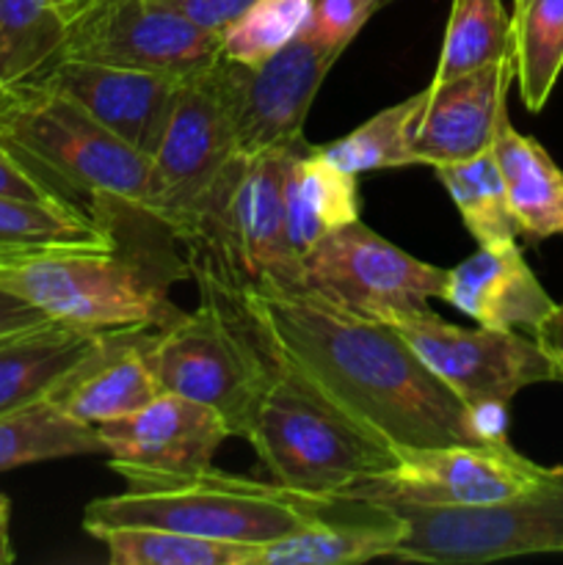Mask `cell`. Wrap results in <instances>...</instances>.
I'll return each instance as SVG.
<instances>
[{"instance_id": "cell-1", "label": "cell", "mask_w": 563, "mask_h": 565, "mask_svg": "<svg viewBox=\"0 0 563 565\" xmlns=\"http://www.w3.org/2000/svg\"><path fill=\"white\" fill-rule=\"evenodd\" d=\"M224 279L307 373L395 447L484 445L472 412L386 323L351 312L307 285Z\"/></svg>"}, {"instance_id": "cell-2", "label": "cell", "mask_w": 563, "mask_h": 565, "mask_svg": "<svg viewBox=\"0 0 563 565\" xmlns=\"http://www.w3.org/2000/svg\"><path fill=\"white\" fill-rule=\"evenodd\" d=\"M243 312L265 370L246 441L270 478L307 494H346L395 467L397 447L348 412L246 307Z\"/></svg>"}, {"instance_id": "cell-3", "label": "cell", "mask_w": 563, "mask_h": 565, "mask_svg": "<svg viewBox=\"0 0 563 565\" xmlns=\"http://www.w3.org/2000/svg\"><path fill=\"white\" fill-rule=\"evenodd\" d=\"M337 494H307L282 483L208 467L182 478H136L127 491L92 500L83 530L160 527L232 544H270L312 522Z\"/></svg>"}, {"instance_id": "cell-4", "label": "cell", "mask_w": 563, "mask_h": 565, "mask_svg": "<svg viewBox=\"0 0 563 565\" xmlns=\"http://www.w3.org/2000/svg\"><path fill=\"white\" fill-rule=\"evenodd\" d=\"M174 257L127 254L119 246H59L0 259V287L55 323L83 331L174 323L169 281Z\"/></svg>"}, {"instance_id": "cell-5", "label": "cell", "mask_w": 563, "mask_h": 565, "mask_svg": "<svg viewBox=\"0 0 563 565\" xmlns=\"http://www.w3.org/2000/svg\"><path fill=\"white\" fill-rule=\"evenodd\" d=\"M0 141L70 202L86 199L94 213L125 207L147 215L149 154L47 83L9 88L0 105Z\"/></svg>"}, {"instance_id": "cell-6", "label": "cell", "mask_w": 563, "mask_h": 565, "mask_svg": "<svg viewBox=\"0 0 563 565\" xmlns=\"http://www.w3.org/2000/svg\"><path fill=\"white\" fill-rule=\"evenodd\" d=\"M191 274L202 303L152 331L147 362L160 390L213 408L230 436L246 439L263 390V362L230 281L202 257L193 259Z\"/></svg>"}, {"instance_id": "cell-7", "label": "cell", "mask_w": 563, "mask_h": 565, "mask_svg": "<svg viewBox=\"0 0 563 565\" xmlns=\"http://www.w3.org/2000/svg\"><path fill=\"white\" fill-rule=\"evenodd\" d=\"M235 114L224 55L180 83L160 141L149 154L147 215L191 246L208 218L215 188L235 160Z\"/></svg>"}, {"instance_id": "cell-8", "label": "cell", "mask_w": 563, "mask_h": 565, "mask_svg": "<svg viewBox=\"0 0 563 565\" xmlns=\"http://www.w3.org/2000/svg\"><path fill=\"white\" fill-rule=\"evenodd\" d=\"M406 522L395 563L480 565L524 555H563V463L544 483L486 508L390 505Z\"/></svg>"}, {"instance_id": "cell-9", "label": "cell", "mask_w": 563, "mask_h": 565, "mask_svg": "<svg viewBox=\"0 0 563 565\" xmlns=\"http://www.w3.org/2000/svg\"><path fill=\"white\" fill-rule=\"evenodd\" d=\"M386 326L467 408L511 406L528 386L561 381L555 359L524 331L461 329L431 309L397 315Z\"/></svg>"}, {"instance_id": "cell-10", "label": "cell", "mask_w": 563, "mask_h": 565, "mask_svg": "<svg viewBox=\"0 0 563 565\" xmlns=\"http://www.w3.org/2000/svg\"><path fill=\"white\" fill-rule=\"evenodd\" d=\"M552 467H539L506 441L397 447L395 467L362 480L346 497L381 505L486 508L528 494Z\"/></svg>"}, {"instance_id": "cell-11", "label": "cell", "mask_w": 563, "mask_h": 565, "mask_svg": "<svg viewBox=\"0 0 563 565\" xmlns=\"http://www.w3.org/2000/svg\"><path fill=\"white\" fill-rule=\"evenodd\" d=\"M219 33L166 0H92L66 20L64 58L185 77L219 61Z\"/></svg>"}, {"instance_id": "cell-12", "label": "cell", "mask_w": 563, "mask_h": 565, "mask_svg": "<svg viewBox=\"0 0 563 565\" xmlns=\"http://www.w3.org/2000/svg\"><path fill=\"white\" fill-rule=\"evenodd\" d=\"M301 259L307 287L381 323L425 312L447 279L445 268L412 257L362 221L323 235Z\"/></svg>"}, {"instance_id": "cell-13", "label": "cell", "mask_w": 563, "mask_h": 565, "mask_svg": "<svg viewBox=\"0 0 563 565\" xmlns=\"http://www.w3.org/2000/svg\"><path fill=\"white\" fill-rule=\"evenodd\" d=\"M337 58L340 53L309 36V31L257 66L224 58L241 154L307 141L304 125L309 108Z\"/></svg>"}, {"instance_id": "cell-14", "label": "cell", "mask_w": 563, "mask_h": 565, "mask_svg": "<svg viewBox=\"0 0 563 565\" xmlns=\"http://www.w3.org/2000/svg\"><path fill=\"white\" fill-rule=\"evenodd\" d=\"M108 467L121 480L182 478L213 467L230 428L213 408L160 392L125 417L97 425Z\"/></svg>"}, {"instance_id": "cell-15", "label": "cell", "mask_w": 563, "mask_h": 565, "mask_svg": "<svg viewBox=\"0 0 563 565\" xmlns=\"http://www.w3.org/2000/svg\"><path fill=\"white\" fill-rule=\"evenodd\" d=\"M513 81V53L453 81H431L412 125L417 166L434 169L489 152L497 127L508 116L506 97Z\"/></svg>"}, {"instance_id": "cell-16", "label": "cell", "mask_w": 563, "mask_h": 565, "mask_svg": "<svg viewBox=\"0 0 563 565\" xmlns=\"http://www.w3.org/2000/svg\"><path fill=\"white\" fill-rule=\"evenodd\" d=\"M39 83L70 97L138 152L152 154L182 81L158 72L61 58Z\"/></svg>"}, {"instance_id": "cell-17", "label": "cell", "mask_w": 563, "mask_h": 565, "mask_svg": "<svg viewBox=\"0 0 563 565\" xmlns=\"http://www.w3.org/2000/svg\"><path fill=\"white\" fill-rule=\"evenodd\" d=\"M442 301L486 329L524 331L530 337H539L561 307L535 279L517 241L478 246V252L447 270Z\"/></svg>"}, {"instance_id": "cell-18", "label": "cell", "mask_w": 563, "mask_h": 565, "mask_svg": "<svg viewBox=\"0 0 563 565\" xmlns=\"http://www.w3.org/2000/svg\"><path fill=\"white\" fill-rule=\"evenodd\" d=\"M158 326L99 331L97 345L50 390V401L81 423L125 417L158 397L160 384L147 362V345Z\"/></svg>"}, {"instance_id": "cell-19", "label": "cell", "mask_w": 563, "mask_h": 565, "mask_svg": "<svg viewBox=\"0 0 563 565\" xmlns=\"http://www.w3.org/2000/svg\"><path fill=\"white\" fill-rule=\"evenodd\" d=\"M406 522L390 505L337 494L312 522L259 544L257 565H357L390 561Z\"/></svg>"}, {"instance_id": "cell-20", "label": "cell", "mask_w": 563, "mask_h": 565, "mask_svg": "<svg viewBox=\"0 0 563 565\" xmlns=\"http://www.w3.org/2000/svg\"><path fill=\"white\" fill-rule=\"evenodd\" d=\"M99 331L39 323L0 337V414L50 395L55 384L97 345Z\"/></svg>"}, {"instance_id": "cell-21", "label": "cell", "mask_w": 563, "mask_h": 565, "mask_svg": "<svg viewBox=\"0 0 563 565\" xmlns=\"http://www.w3.org/2000/svg\"><path fill=\"white\" fill-rule=\"evenodd\" d=\"M491 152L506 182L517 230L533 241L563 237V171L546 149L535 138L513 130L506 116L497 127Z\"/></svg>"}, {"instance_id": "cell-22", "label": "cell", "mask_w": 563, "mask_h": 565, "mask_svg": "<svg viewBox=\"0 0 563 565\" xmlns=\"http://www.w3.org/2000/svg\"><path fill=\"white\" fill-rule=\"evenodd\" d=\"M285 199L287 230L298 257H304L323 235L359 221L357 174H348L326 160L312 143L293 158Z\"/></svg>"}, {"instance_id": "cell-23", "label": "cell", "mask_w": 563, "mask_h": 565, "mask_svg": "<svg viewBox=\"0 0 563 565\" xmlns=\"http://www.w3.org/2000/svg\"><path fill=\"white\" fill-rule=\"evenodd\" d=\"M77 456H105L103 439L50 397L0 414V472Z\"/></svg>"}, {"instance_id": "cell-24", "label": "cell", "mask_w": 563, "mask_h": 565, "mask_svg": "<svg viewBox=\"0 0 563 565\" xmlns=\"http://www.w3.org/2000/svg\"><path fill=\"white\" fill-rule=\"evenodd\" d=\"M114 243V226L83 204H39L0 196V259L39 248Z\"/></svg>"}, {"instance_id": "cell-25", "label": "cell", "mask_w": 563, "mask_h": 565, "mask_svg": "<svg viewBox=\"0 0 563 565\" xmlns=\"http://www.w3.org/2000/svg\"><path fill=\"white\" fill-rule=\"evenodd\" d=\"M66 22L53 0H0V81L28 86L64 58Z\"/></svg>"}, {"instance_id": "cell-26", "label": "cell", "mask_w": 563, "mask_h": 565, "mask_svg": "<svg viewBox=\"0 0 563 565\" xmlns=\"http://www.w3.org/2000/svg\"><path fill=\"white\" fill-rule=\"evenodd\" d=\"M511 53L524 108L539 114L563 72V0H513Z\"/></svg>"}, {"instance_id": "cell-27", "label": "cell", "mask_w": 563, "mask_h": 565, "mask_svg": "<svg viewBox=\"0 0 563 565\" xmlns=\"http://www.w3.org/2000/svg\"><path fill=\"white\" fill-rule=\"evenodd\" d=\"M434 174L450 193L464 226L478 246H502L517 241V221L491 149L458 163L434 166Z\"/></svg>"}, {"instance_id": "cell-28", "label": "cell", "mask_w": 563, "mask_h": 565, "mask_svg": "<svg viewBox=\"0 0 563 565\" xmlns=\"http://www.w3.org/2000/svg\"><path fill=\"white\" fill-rule=\"evenodd\" d=\"M99 539L110 565H257L259 544L199 539L160 527H105Z\"/></svg>"}, {"instance_id": "cell-29", "label": "cell", "mask_w": 563, "mask_h": 565, "mask_svg": "<svg viewBox=\"0 0 563 565\" xmlns=\"http://www.w3.org/2000/svg\"><path fill=\"white\" fill-rule=\"evenodd\" d=\"M423 97L425 92L412 94L403 103L390 105V108L370 116L364 125H359L348 136L315 149L348 174L417 166V158L412 152V125L419 105H423Z\"/></svg>"}, {"instance_id": "cell-30", "label": "cell", "mask_w": 563, "mask_h": 565, "mask_svg": "<svg viewBox=\"0 0 563 565\" xmlns=\"http://www.w3.org/2000/svg\"><path fill=\"white\" fill-rule=\"evenodd\" d=\"M511 53V17L502 0H453L434 83L495 64Z\"/></svg>"}, {"instance_id": "cell-31", "label": "cell", "mask_w": 563, "mask_h": 565, "mask_svg": "<svg viewBox=\"0 0 563 565\" xmlns=\"http://www.w3.org/2000/svg\"><path fill=\"white\" fill-rule=\"evenodd\" d=\"M315 0H254L219 33L221 55L257 66L301 36L312 20Z\"/></svg>"}, {"instance_id": "cell-32", "label": "cell", "mask_w": 563, "mask_h": 565, "mask_svg": "<svg viewBox=\"0 0 563 565\" xmlns=\"http://www.w3.org/2000/svg\"><path fill=\"white\" fill-rule=\"evenodd\" d=\"M384 6H390V0H315L307 31L320 44L342 55V50L357 39L364 22L379 14Z\"/></svg>"}, {"instance_id": "cell-33", "label": "cell", "mask_w": 563, "mask_h": 565, "mask_svg": "<svg viewBox=\"0 0 563 565\" xmlns=\"http://www.w3.org/2000/svg\"><path fill=\"white\" fill-rule=\"evenodd\" d=\"M0 196L39 204H77L61 196L42 174L31 169L14 149L0 141Z\"/></svg>"}, {"instance_id": "cell-34", "label": "cell", "mask_w": 563, "mask_h": 565, "mask_svg": "<svg viewBox=\"0 0 563 565\" xmlns=\"http://www.w3.org/2000/svg\"><path fill=\"white\" fill-rule=\"evenodd\" d=\"M166 3H171L182 14L191 17L196 25L221 33L254 0H166Z\"/></svg>"}, {"instance_id": "cell-35", "label": "cell", "mask_w": 563, "mask_h": 565, "mask_svg": "<svg viewBox=\"0 0 563 565\" xmlns=\"http://www.w3.org/2000/svg\"><path fill=\"white\" fill-rule=\"evenodd\" d=\"M50 318H44L36 307H31L22 298L11 296L9 290L0 287V337L17 334V331L33 329L39 323H47Z\"/></svg>"}, {"instance_id": "cell-36", "label": "cell", "mask_w": 563, "mask_h": 565, "mask_svg": "<svg viewBox=\"0 0 563 565\" xmlns=\"http://www.w3.org/2000/svg\"><path fill=\"white\" fill-rule=\"evenodd\" d=\"M535 340H539L541 345L546 348V353L555 359L557 370H561V384H563V303L557 307V312L552 315L550 323L539 331V337H535Z\"/></svg>"}, {"instance_id": "cell-37", "label": "cell", "mask_w": 563, "mask_h": 565, "mask_svg": "<svg viewBox=\"0 0 563 565\" xmlns=\"http://www.w3.org/2000/svg\"><path fill=\"white\" fill-rule=\"evenodd\" d=\"M9 516H11V505L6 500V494H0V565L14 563V550H11V539H9Z\"/></svg>"}, {"instance_id": "cell-38", "label": "cell", "mask_w": 563, "mask_h": 565, "mask_svg": "<svg viewBox=\"0 0 563 565\" xmlns=\"http://www.w3.org/2000/svg\"><path fill=\"white\" fill-rule=\"evenodd\" d=\"M53 3H55V9H59V14L64 17V22H66L72 14H77L83 6L92 3V0H53Z\"/></svg>"}, {"instance_id": "cell-39", "label": "cell", "mask_w": 563, "mask_h": 565, "mask_svg": "<svg viewBox=\"0 0 563 565\" xmlns=\"http://www.w3.org/2000/svg\"><path fill=\"white\" fill-rule=\"evenodd\" d=\"M6 94H9V86H6V83L0 81V105L6 103Z\"/></svg>"}, {"instance_id": "cell-40", "label": "cell", "mask_w": 563, "mask_h": 565, "mask_svg": "<svg viewBox=\"0 0 563 565\" xmlns=\"http://www.w3.org/2000/svg\"><path fill=\"white\" fill-rule=\"evenodd\" d=\"M390 3H392V0H390Z\"/></svg>"}]
</instances>
